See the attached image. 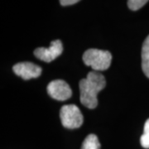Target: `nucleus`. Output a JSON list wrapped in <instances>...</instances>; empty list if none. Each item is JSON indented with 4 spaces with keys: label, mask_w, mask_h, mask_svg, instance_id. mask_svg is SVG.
Segmentation results:
<instances>
[{
    "label": "nucleus",
    "mask_w": 149,
    "mask_h": 149,
    "mask_svg": "<svg viewBox=\"0 0 149 149\" xmlns=\"http://www.w3.org/2000/svg\"><path fill=\"white\" fill-rule=\"evenodd\" d=\"M142 69L149 78V35L145 39L142 47Z\"/></svg>",
    "instance_id": "0eeeda50"
},
{
    "label": "nucleus",
    "mask_w": 149,
    "mask_h": 149,
    "mask_svg": "<svg viewBox=\"0 0 149 149\" xmlns=\"http://www.w3.org/2000/svg\"><path fill=\"white\" fill-rule=\"evenodd\" d=\"M140 143L144 148H149V118L144 124V131L141 136Z\"/></svg>",
    "instance_id": "1a4fd4ad"
},
{
    "label": "nucleus",
    "mask_w": 149,
    "mask_h": 149,
    "mask_svg": "<svg viewBox=\"0 0 149 149\" xmlns=\"http://www.w3.org/2000/svg\"><path fill=\"white\" fill-rule=\"evenodd\" d=\"M81 149H100V143L95 134L88 135L84 140Z\"/></svg>",
    "instance_id": "6e6552de"
},
{
    "label": "nucleus",
    "mask_w": 149,
    "mask_h": 149,
    "mask_svg": "<svg viewBox=\"0 0 149 149\" xmlns=\"http://www.w3.org/2000/svg\"><path fill=\"white\" fill-rule=\"evenodd\" d=\"M60 118L65 128L70 129L80 128L84 122L81 111L74 104H67L62 107L60 111Z\"/></svg>",
    "instance_id": "7ed1b4c3"
},
{
    "label": "nucleus",
    "mask_w": 149,
    "mask_h": 149,
    "mask_svg": "<svg viewBox=\"0 0 149 149\" xmlns=\"http://www.w3.org/2000/svg\"><path fill=\"white\" fill-rule=\"evenodd\" d=\"M13 72L23 80H30L37 78L42 74V68L32 62H20L14 65L13 67Z\"/></svg>",
    "instance_id": "423d86ee"
},
{
    "label": "nucleus",
    "mask_w": 149,
    "mask_h": 149,
    "mask_svg": "<svg viewBox=\"0 0 149 149\" xmlns=\"http://www.w3.org/2000/svg\"><path fill=\"white\" fill-rule=\"evenodd\" d=\"M112 55L108 51L89 49L83 54V61L95 71L105 70L111 65Z\"/></svg>",
    "instance_id": "f03ea898"
},
{
    "label": "nucleus",
    "mask_w": 149,
    "mask_h": 149,
    "mask_svg": "<svg viewBox=\"0 0 149 149\" xmlns=\"http://www.w3.org/2000/svg\"><path fill=\"white\" fill-rule=\"evenodd\" d=\"M149 0H128V8L133 11H136L143 8Z\"/></svg>",
    "instance_id": "9d476101"
},
{
    "label": "nucleus",
    "mask_w": 149,
    "mask_h": 149,
    "mask_svg": "<svg viewBox=\"0 0 149 149\" xmlns=\"http://www.w3.org/2000/svg\"><path fill=\"white\" fill-rule=\"evenodd\" d=\"M63 52V46L60 40H55L48 48L38 47L34 51L35 56L45 62H51Z\"/></svg>",
    "instance_id": "39448f33"
},
{
    "label": "nucleus",
    "mask_w": 149,
    "mask_h": 149,
    "mask_svg": "<svg viewBox=\"0 0 149 149\" xmlns=\"http://www.w3.org/2000/svg\"><path fill=\"white\" fill-rule=\"evenodd\" d=\"M80 1V0H60V3L62 6H69L73 5Z\"/></svg>",
    "instance_id": "9b49d317"
},
{
    "label": "nucleus",
    "mask_w": 149,
    "mask_h": 149,
    "mask_svg": "<svg viewBox=\"0 0 149 149\" xmlns=\"http://www.w3.org/2000/svg\"><path fill=\"white\" fill-rule=\"evenodd\" d=\"M47 93L54 100L64 101L72 95V91L69 85L62 80H55L47 85Z\"/></svg>",
    "instance_id": "20e7f679"
},
{
    "label": "nucleus",
    "mask_w": 149,
    "mask_h": 149,
    "mask_svg": "<svg viewBox=\"0 0 149 149\" xmlns=\"http://www.w3.org/2000/svg\"><path fill=\"white\" fill-rule=\"evenodd\" d=\"M104 76L97 71L89 72L86 78L80 81V98L81 104L89 109H95L98 105V93L105 87Z\"/></svg>",
    "instance_id": "f257e3e1"
}]
</instances>
